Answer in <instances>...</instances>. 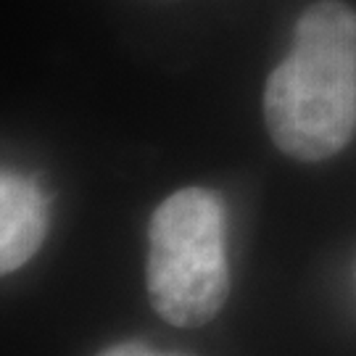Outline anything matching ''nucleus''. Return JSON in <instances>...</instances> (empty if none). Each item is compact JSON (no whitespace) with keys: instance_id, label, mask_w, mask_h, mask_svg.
Instances as JSON below:
<instances>
[{"instance_id":"20e7f679","label":"nucleus","mask_w":356,"mask_h":356,"mask_svg":"<svg viewBox=\"0 0 356 356\" xmlns=\"http://www.w3.org/2000/svg\"><path fill=\"white\" fill-rule=\"evenodd\" d=\"M98 356H188V354H175V351H151L148 346L143 343H116L111 348L101 351Z\"/></svg>"},{"instance_id":"f257e3e1","label":"nucleus","mask_w":356,"mask_h":356,"mask_svg":"<svg viewBox=\"0 0 356 356\" xmlns=\"http://www.w3.org/2000/svg\"><path fill=\"white\" fill-rule=\"evenodd\" d=\"M275 145L298 161H325L356 132V11L341 0L309 6L293 45L264 88Z\"/></svg>"},{"instance_id":"f03ea898","label":"nucleus","mask_w":356,"mask_h":356,"mask_svg":"<svg viewBox=\"0 0 356 356\" xmlns=\"http://www.w3.org/2000/svg\"><path fill=\"white\" fill-rule=\"evenodd\" d=\"M145 285L169 325L198 327L222 312L229 293L227 216L216 193L185 188L153 211Z\"/></svg>"},{"instance_id":"7ed1b4c3","label":"nucleus","mask_w":356,"mask_h":356,"mask_svg":"<svg viewBox=\"0 0 356 356\" xmlns=\"http://www.w3.org/2000/svg\"><path fill=\"white\" fill-rule=\"evenodd\" d=\"M48 198L32 179L0 172V275L24 267L48 235Z\"/></svg>"}]
</instances>
